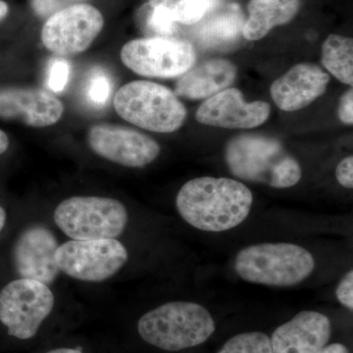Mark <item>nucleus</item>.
Here are the masks:
<instances>
[{
	"label": "nucleus",
	"instance_id": "nucleus-1",
	"mask_svg": "<svg viewBox=\"0 0 353 353\" xmlns=\"http://www.w3.org/2000/svg\"><path fill=\"white\" fill-rule=\"evenodd\" d=\"M253 203L252 190L229 178L201 176L181 188L176 208L185 222L211 233L229 231L245 222Z\"/></svg>",
	"mask_w": 353,
	"mask_h": 353
},
{
	"label": "nucleus",
	"instance_id": "nucleus-2",
	"mask_svg": "<svg viewBox=\"0 0 353 353\" xmlns=\"http://www.w3.org/2000/svg\"><path fill=\"white\" fill-rule=\"evenodd\" d=\"M225 158L230 171L241 180L276 189L294 187L303 171L296 158L277 139L243 134L228 143Z\"/></svg>",
	"mask_w": 353,
	"mask_h": 353
},
{
	"label": "nucleus",
	"instance_id": "nucleus-3",
	"mask_svg": "<svg viewBox=\"0 0 353 353\" xmlns=\"http://www.w3.org/2000/svg\"><path fill=\"white\" fill-rule=\"evenodd\" d=\"M210 312L196 303L170 301L157 306L139 318L138 333L148 345L181 352L201 345L214 334Z\"/></svg>",
	"mask_w": 353,
	"mask_h": 353
},
{
	"label": "nucleus",
	"instance_id": "nucleus-4",
	"mask_svg": "<svg viewBox=\"0 0 353 353\" xmlns=\"http://www.w3.org/2000/svg\"><path fill=\"white\" fill-rule=\"evenodd\" d=\"M315 259L301 246L287 243H265L246 246L234 259L239 277L252 284L292 287L313 273Z\"/></svg>",
	"mask_w": 353,
	"mask_h": 353
},
{
	"label": "nucleus",
	"instance_id": "nucleus-5",
	"mask_svg": "<svg viewBox=\"0 0 353 353\" xmlns=\"http://www.w3.org/2000/svg\"><path fill=\"white\" fill-rule=\"evenodd\" d=\"M53 221L70 240L117 239L126 231L129 212L122 202L111 197L76 196L58 204Z\"/></svg>",
	"mask_w": 353,
	"mask_h": 353
},
{
	"label": "nucleus",
	"instance_id": "nucleus-6",
	"mask_svg": "<svg viewBox=\"0 0 353 353\" xmlns=\"http://www.w3.org/2000/svg\"><path fill=\"white\" fill-rule=\"evenodd\" d=\"M113 104L120 117L148 131L175 132L187 117V110L175 92L148 81L123 85L116 92Z\"/></svg>",
	"mask_w": 353,
	"mask_h": 353
},
{
	"label": "nucleus",
	"instance_id": "nucleus-7",
	"mask_svg": "<svg viewBox=\"0 0 353 353\" xmlns=\"http://www.w3.org/2000/svg\"><path fill=\"white\" fill-rule=\"evenodd\" d=\"M55 303L50 285L32 279H14L0 290V323L9 336L30 340L53 312Z\"/></svg>",
	"mask_w": 353,
	"mask_h": 353
},
{
	"label": "nucleus",
	"instance_id": "nucleus-8",
	"mask_svg": "<svg viewBox=\"0 0 353 353\" xmlns=\"http://www.w3.org/2000/svg\"><path fill=\"white\" fill-rule=\"evenodd\" d=\"M60 273L85 283L105 282L117 275L129 260V252L117 239L70 240L55 254Z\"/></svg>",
	"mask_w": 353,
	"mask_h": 353
},
{
	"label": "nucleus",
	"instance_id": "nucleus-9",
	"mask_svg": "<svg viewBox=\"0 0 353 353\" xmlns=\"http://www.w3.org/2000/svg\"><path fill=\"white\" fill-rule=\"evenodd\" d=\"M120 57L138 75L162 79L182 76L196 59L189 41L168 37L134 39L123 46Z\"/></svg>",
	"mask_w": 353,
	"mask_h": 353
},
{
	"label": "nucleus",
	"instance_id": "nucleus-10",
	"mask_svg": "<svg viewBox=\"0 0 353 353\" xmlns=\"http://www.w3.org/2000/svg\"><path fill=\"white\" fill-rule=\"evenodd\" d=\"M99 9L87 3H76L50 16L41 30V41L59 57L75 55L90 48L103 28Z\"/></svg>",
	"mask_w": 353,
	"mask_h": 353
},
{
	"label": "nucleus",
	"instance_id": "nucleus-11",
	"mask_svg": "<svg viewBox=\"0 0 353 353\" xmlns=\"http://www.w3.org/2000/svg\"><path fill=\"white\" fill-rule=\"evenodd\" d=\"M60 243L52 230L32 224L18 234L11 248V263L18 278L52 285L61 275L55 259Z\"/></svg>",
	"mask_w": 353,
	"mask_h": 353
},
{
	"label": "nucleus",
	"instance_id": "nucleus-12",
	"mask_svg": "<svg viewBox=\"0 0 353 353\" xmlns=\"http://www.w3.org/2000/svg\"><path fill=\"white\" fill-rule=\"evenodd\" d=\"M88 145L95 154L113 163L143 168L160 154V145L154 139L130 128L99 124L90 128Z\"/></svg>",
	"mask_w": 353,
	"mask_h": 353
},
{
	"label": "nucleus",
	"instance_id": "nucleus-13",
	"mask_svg": "<svg viewBox=\"0 0 353 353\" xmlns=\"http://www.w3.org/2000/svg\"><path fill=\"white\" fill-rule=\"evenodd\" d=\"M267 102L248 103L238 88H225L209 97L197 109L196 118L208 126L226 129H252L263 124L270 115Z\"/></svg>",
	"mask_w": 353,
	"mask_h": 353
},
{
	"label": "nucleus",
	"instance_id": "nucleus-14",
	"mask_svg": "<svg viewBox=\"0 0 353 353\" xmlns=\"http://www.w3.org/2000/svg\"><path fill=\"white\" fill-rule=\"evenodd\" d=\"M64 105L41 88H6L0 90V118L22 122L27 126H52L61 119Z\"/></svg>",
	"mask_w": 353,
	"mask_h": 353
},
{
	"label": "nucleus",
	"instance_id": "nucleus-15",
	"mask_svg": "<svg viewBox=\"0 0 353 353\" xmlns=\"http://www.w3.org/2000/svg\"><path fill=\"white\" fill-rule=\"evenodd\" d=\"M331 336L328 316L301 311L274 331L272 350L273 353H316L327 345Z\"/></svg>",
	"mask_w": 353,
	"mask_h": 353
},
{
	"label": "nucleus",
	"instance_id": "nucleus-16",
	"mask_svg": "<svg viewBox=\"0 0 353 353\" xmlns=\"http://www.w3.org/2000/svg\"><path fill=\"white\" fill-rule=\"evenodd\" d=\"M330 76L314 64L292 67L271 85L272 99L287 112L301 110L321 97L327 90Z\"/></svg>",
	"mask_w": 353,
	"mask_h": 353
},
{
	"label": "nucleus",
	"instance_id": "nucleus-17",
	"mask_svg": "<svg viewBox=\"0 0 353 353\" xmlns=\"http://www.w3.org/2000/svg\"><path fill=\"white\" fill-rule=\"evenodd\" d=\"M236 72L229 60H208L180 76L175 94L190 99H209L232 85Z\"/></svg>",
	"mask_w": 353,
	"mask_h": 353
},
{
	"label": "nucleus",
	"instance_id": "nucleus-18",
	"mask_svg": "<svg viewBox=\"0 0 353 353\" xmlns=\"http://www.w3.org/2000/svg\"><path fill=\"white\" fill-rule=\"evenodd\" d=\"M245 23L240 7L236 4L222 6L218 0L196 24L194 34L199 43L205 48H230L238 43Z\"/></svg>",
	"mask_w": 353,
	"mask_h": 353
},
{
	"label": "nucleus",
	"instance_id": "nucleus-19",
	"mask_svg": "<svg viewBox=\"0 0 353 353\" xmlns=\"http://www.w3.org/2000/svg\"><path fill=\"white\" fill-rule=\"evenodd\" d=\"M299 0H252L250 17L243 26V36L248 41L264 38L273 28L287 24L296 16Z\"/></svg>",
	"mask_w": 353,
	"mask_h": 353
},
{
	"label": "nucleus",
	"instance_id": "nucleus-20",
	"mask_svg": "<svg viewBox=\"0 0 353 353\" xmlns=\"http://www.w3.org/2000/svg\"><path fill=\"white\" fill-rule=\"evenodd\" d=\"M325 68L341 83H353V41L345 37L331 34L322 46Z\"/></svg>",
	"mask_w": 353,
	"mask_h": 353
},
{
	"label": "nucleus",
	"instance_id": "nucleus-21",
	"mask_svg": "<svg viewBox=\"0 0 353 353\" xmlns=\"http://www.w3.org/2000/svg\"><path fill=\"white\" fill-rule=\"evenodd\" d=\"M148 6L165 9L176 23L196 25L210 8L211 0H148Z\"/></svg>",
	"mask_w": 353,
	"mask_h": 353
},
{
	"label": "nucleus",
	"instance_id": "nucleus-22",
	"mask_svg": "<svg viewBox=\"0 0 353 353\" xmlns=\"http://www.w3.org/2000/svg\"><path fill=\"white\" fill-rule=\"evenodd\" d=\"M217 353H273V350L266 334L248 332L228 340Z\"/></svg>",
	"mask_w": 353,
	"mask_h": 353
},
{
	"label": "nucleus",
	"instance_id": "nucleus-23",
	"mask_svg": "<svg viewBox=\"0 0 353 353\" xmlns=\"http://www.w3.org/2000/svg\"><path fill=\"white\" fill-rule=\"evenodd\" d=\"M112 92L110 78L102 71L95 72L88 81L87 95L90 103L103 106L108 103Z\"/></svg>",
	"mask_w": 353,
	"mask_h": 353
},
{
	"label": "nucleus",
	"instance_id": "nucleus-24",
	"mask_svg": "<svg viewBox=\"0 0 353 353\" xmlns=\"http://www.w3.org/2000/svg\"><path fill=\"white\" fill-rule=\"evenodd\" d=\"M148 7L150 12L146 16V28L158 37H168L173 34L176 31V23L170 14L160 7Z\"/></svg>",
	"mask_w": 353,
	"mask_h": 353
},
{
	"label": "nucleus",
	"instance_id": "nucleus-25",
	"mask_svg": "<svg viewBox=\"0 0 353 353\" xmlns=\"http://www.w3.org/2000/svg\"><path fill=\"white\" fill-rule=\"evenodd\" d=\"M71 73V65L62 58L53 59L48 68V87L55 92H60L67 85Z\"/></svg>",
	"mask_w": 353,
	"mask_h": 353
},
{
	"label": "nucleus",
	"instance_id": "nucleus-26",
	"mask_svg": "<svg viewBox=\"0 0 353 353\" xmlns=\"http://www.w3.org/2000/svg\"><path fill=\"white\" fill-rule=\"evenodd\" d=\"M77 1L79 0H32V8L39 15L51 16Z\"/></svg>",
	"mask_w": 353,
	"mask_h": 353
},
{
	"label": "nucleus",
	"instance_id": "nucleus-27",
	"mask_svg": "<svg viewBox=\"0 0 353 353\" xmlns=\"http://www.w3.org/2000/svg\"><path fill=\"white\" fill-rule=\"evenodd\" d=\"M338 301L345 307L352 311L353 309V271L350 270L341 279L336 290Z\"/></svg>",
	"mask_w": 353,
	"mask_h": 353
},
{
	"label": "nucleus",
	"instance_id": "nucleus-28",
	"mask_svg": "<svg viewBox=\"0 0 353 353\" xmlns=\"http://www.w3.org/2000/svg\"><path fill=\"white\" fill-rule=\"evenodd\" d=\"M336 176L338 182L347 189L353 187V157H347L341 160L336 169Z\"/></svg>",
	"mask_w": 353,
	"mask_h": 353
},
{
	"label": "nucleus",
	"instance_id": "nucleus-29",
	"mask_svg": "<svg viewBox=\"0 0 353 353\" xmlns=\"http://www.w3.org/2000/svg\"><path fill=\"white\" fill-rule=\"evenodd\" d=\"M353 90L350 88L341 99L339 105V117L345 124L352 125L353 123Z\"/></svg>",
	"mask_w": 353,
	"mask_h": 353
},
{
	"label": "nucleus",
	"instance_id": "nucleus-30",
	"mask_svg": "<svg viewBox=\"0 0 353 353\" xmlns=\"http://www.w3.org/2000/svg\"><path fill=\"white\" fill-rule=\"evenodd\" d=\"M316 353H350V350L341 343H332V345H325Z\"/></svg>",
	"mask_w": 353,
	"mask_h": 353
},
{
	"label": "nucleus",
	"instance_id": "nucleus-31",
	"mask_svg": "<svg viewBox=\"0 0 353 353\" xmlns=\"http://www.w3.org/2000/svg\"><path fill=\"white\" fill-rule=\"evenodd\" d=\"M9 145H10L9 137L6 132L0 129V155H3L8 150Z\"/></svg>",
	"mask_w": 353,
	"mask_h": 353
},
{
	"label": "nucleus",
	"instance_id": "nucleus-32",
	"mask_svg": "<svg viewBox=\"0 0 353 353\" xmlns=\"http://www.w3.org/2000/svg\"><path fill=\"white\" fill-rule=\"evenodd\" d=\"M7 212L6 208L3 206L0 205V234L3 232V230L6 229L7 224Z\"/></svg>",
	"mask_w": 353,
	"mask_h": 353
},
{
	"label": "nucleus",
	"instance_id": "nucleus-33",
	"mask_svg": "<svg viewBox=\"0 0 353 353\" xmlns=\"http://www.w3.org/2000/svg\"><path fill=\"white\" fill-rule=\"evenodd\" d=\"M9 13V6L4 0H0V22H2Z\"/></svg>",
	"mask_w": 353,
	"mask_h": 353
},
{
	"label": "nucleus",
	"instance_id": "nucleus-34",
	"mask_svg": "<svg viewBox=\"0 0 353 353\" xmlns=\"http://www.w3.org/2000/svg\"><path fill=\"white\" fill-rule=\"evenodd\" d=\"M46 353H83L82 350H77V348L70 347H58L51 350Z\"/></svg>",
	"mask_w": 353,
	"mask_h": 353
}]
</instances>
